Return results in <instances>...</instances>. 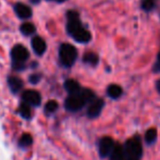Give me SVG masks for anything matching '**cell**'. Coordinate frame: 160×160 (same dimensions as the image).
Returning <instances> with one entry per match:
<instances>
[{
	"label": "cell",
	"instance_id": "1",
	"mask_svg": "<svg viewBox=\"0 0 160 160\" xmlns=\"http://www.w3.org/2000/svg\"><path fill=\"white\" fill-rule=\"evenodd\" d=\"M30 57L28 50L22 45H17L11 50V58H12V65L17 71H22L25 69V61Z\"/></svg>",
	"mask_w": 160,
	"mask_h": 160
},
{
	"label": "cell",
	"instance_id": "2",
	"mask_svg": "<svg viewBox=\"0 0 160 160\" xmlns=\"http://www.w3.org/2000/svg\"><path fill=\"white\" fill-rule=\"evenodd\" d=\"M59 58L64 67H72L78 58L75 47L70 44H62L59 49Z\"/></svg>",
	"mask_w": 160,
	"mask_h": 160
},
{
	"label": "cell",
	"instance_id": "3",
	"mask_svg": "<svg viewBox=\"0 0 160 160\" xmlns=\"http://www.w3.org/2000/svg\"><path fill=\"white\" fill-rule=\"evenodd\" d=\"M125 154L132 159H139L143 154V148H142L141 142L138 138H130L127 141L124 145Z\"/></svg>",
	"mask_w": 160,
	"mask_h": 160
},
{
	"label": "cell",
	"instance_id": "4",
	"mask_svg": "<svg viewBox=\"0 0 160 160\" xmlns=\"http://www.w3.org/2000/svg\"><path fill=\"white\" fill-rule=\"evenodd\" d=\"M86 103V101L84 100L83 96L81 95V92L78 94H72L65 99V102H64V107L68 111H71V112H75L81 110L84 105Z\"/></svg>",
	"mask_w": 160,
	"mask_h": 160
},
{
	"label": "cell",
	"instance_id": "5",
	"mask_svg": "<svg viewBox=\"0 0 160 160\" xmlns=\"http://www.w3.org/2000/svg\"><path fill=\"white\" fill-rule=\"evenodd\" d=\"M114 146V141L109 136H105L99 141V145H98V150H99V155L101 157H107L111 154V152L113 150Z\"/></svg>",
	"mask_w": 160,
	"mask_h": 160
},
{
	"label": "cell",
	"instance_id": "6",
	"mask_svg": "<svg viewBox=\"0 0 160 160\" xmlns=\"http://www.w3.org/2000/svg\"><path fill=\"white\" fill-rule=\"evenodd\" d=\"M22 99H23L24 102L28 103L33 107H38L42 102L40 94L37 91H34V89H28V91L24 92L23 95H22Z\"/></svg>",
	"mask_w": 160,
	"mask_h": 160
},
{
	"label": "cell",
	"instance_id": "7",
	"mask_svg": "<svg viewBox=\"0 0 160 160\" xmlns=\"http://www.w3.org/2000/svg\"><path fill=\"white\" fill-rule=\"evenodd\" d=\"M105 102H103L102 99H94L93 101H91L88 106V109H87V116L91 119L97 118V117L100 114L101 110H102Z\"/></svg>",
	"mask_w": 160,
	"mask_h": 160
},
{
	"label": "cell",
	"instance_id": "8",
	"mask_svg": "<svg viewBox=\"0 0 160 160\" xmlns=\"http://www.w3.org/2000/svg\"><path fill=\"white\" fill-rule=\"evenodd\" d=\"M70 35L74 38V40H76L78 42H82V44L88 42L92 38L91 33H89L87 30H85L84 28H82V25H81L80 28H76L75 31H73Z\"/></svg>",
	"mask_w": 160,
	"mask_h": 160
},
{
	"label": "cell",
	"instance_id": "9",
	"mask_svg": "<svg viewBox=\"0 0 160 160\" xmlns=\"http://www.w3.org/2000/svg\"><path fill=\"white\" fill-rule=\"evenodd\" d=\"M31 44H32V48H33V50L35 51L36 55L42 56V53L46 51V42H45V40L42 39V37H39V36L33 37Z\"/></svg>",
	"mask_w": 160,
	"mask_h": 160
},
{
	"label": "cell",
	"instance_id": "10",
	"mask_svg": "<svg viewBox=\"0 0 160 160\" xmlns=\"http://www.w3.org/2000/svg\"><path fill=\"white\" fill-rule=\"evenodd\" d=\"M14 11L20 19H28V18L32 17V10H31V8L24 3L15 4Z\"/></svg>",
	"mask_w": 160,
	"mask_h": 160
},
{
	"label": "cell",
	"instance_id": "11",
	"mask_svg": "<svg viewBox=\"0 0 160 160\" xmlns=\"http://www.w3.org/2000/svg\"><path fill=\"white\" fill-rule=\"evenodd\" d=\"M8 85H9V87H10L11 92H12L13 94H17V93H19L22 89V87H23V82H22L21 78H18V76L10 75L8 78Z\"/></svg>",
	"mask_w": 160,
	"mask_h": 160
},
{
	"label": "cell",
	"instance_id": "12",
	"mask_svg": "<svg viewBox=\"0 0 160 160\" xmlns=\"http://www.w3.org/2000/svg\"><path fill=\"white\" fill-rule=\"evenodd\" d=\"M64 88L70 95L72 94H78L81 92V86L75 80H67L64 82Z\"/></svg>",
	"mask_w": 160,
	"mask_h": 160
},
{
	"label": "cell",
	"instance_id": "13",
	"mask_svg": "<svg viewBox=\"0 0 160 160\" xmlns=\"http://www.w3.org/2000/svg\"><path fill=\"white\" fill-rule=\"evenodd\" d=\"M124 152L125 150L120 145H116L109 155V160H124Z\"/></svg>",
	"mask_w": 160,
	"mask_h": 160
},
{
	"label": "cell",
	"instance_id": "14",
	"mask_svg": "<svg viewBox=\"0 0 160 160\" xmlns=\"http://www.w3.org/2000/svg\"><path fill=\"white\" fill-rule=\"evenodd\" d=\"M107 94L109 97H111V98L113 99H117L119 98L121 95H122V88H121L119 85L117 84H111L108 86L107 88Z\"/></svg>",
	"mask_w": 160,
	"mask_h": 160
},
{
	"label": "cell",
	"instance_id": "15",
	"mask_svg": "<svg viewBox=\"0 0 160 160\" xmlns=\"http://www.w3.org/2000/svg\"><path fill=\"white\" fill-rule=\"evenodd\" d=\"M19 113L21 114L22 118L24 119H31L32 117V111H31V106L26 102H22L19 107Z\"/></svg>",
	"mask_w": 160,
	"mask_h": 160
},
{
	"label": "cell",
	"instance_id": "16",
	"mask_svg": "<svg viewBox=\"0 0 160 160\" xmlns=\"http://www.w3.org/2000/svg\"><path fill=\"white\" fill-rule=\"evenodd\" d=\"M20 31H21V33L23 34V35L30 36V35H32V34L35 33L36 28H35V25H34L33 23L28 22V23L22 24L21 28H20Z\"/></svg>",
	"mask_w": 160,
	"mask_h": 160
},
{
	"label": "cell",
	"instance_id": "17",
	"mask_svg": "<svg viewBox=\"0 0 160 160\" xmlns=\"http://www.w3.org/2000/svg\"><path fill=\"white\" fill-rule=\"evenodd\" d=\"M98 60H99L98 56L94 52H87L83 57V61L89 65H96L98 63Z\"/></svg>",
	"mask_w": 160,
	"mask_h": 160
},
{
	"label": "cell",
	"instance_id": "18",
	"mask_svg": "<svg viewBox=\"0 0 160 160\" xmlns=\"http://www.w3.org/2000/svg\"><path fill=\"white\" fill-rule=\"evenodd\" d=\"M32 143H33V138H32V136L28 134V133L23 134L19 139L20 147H28V146L32 145Z\"/></svg>",
	"mask_w": 160,
	"mask_h": 160
},
{
	"label": "cell",
	"instance_id": "19",
	"mask_svg": "<svg viewBox=\"0 0 160 160\" xmlns=\"http://www.w3.org/2000/svg\"><path fill=\"white\" fill-rule=\"evenodd\" d=\"M157 139V130L156 128H149L145 134V141L147 144H152Z\"/></svg>",
	"mask_w": 160,
	"mask_h": 160
},
{
	"label": "cell",
	"instance_id": "20",
	"mask_svg": "<svg viewBox=\"0 0 160 160\" xmlns=\"http://www.w3.org/2000/svg\"><path fill=\"white\" fill-rule=\"evenodd\" d=\"M81 95L83 96V98H84V100L86 101V102H91V101H93L94 99H95V94H94V92L88 88L81 89Z\"/></svg>",
	"mask_w": 160,
	"mask_h": 160
},
{
	"label": "cell",
	"instance_id": "21",
	"mask_svg": "<svg viewBox=\"0 0 160 160\" xmlns=\"http://www.w3.org/2000/svg\"><path fill=\"white\" fill-rule=\"evenodd\" d=\"M58 107H59V105H58V102L56 100H49L48 102L46 103V106H45V112L46 113H53V112L57 111Z\"/></svg>",
	"mask_w": 160,
	"mask_h": 160
},
{
	"label": "cell",
	"instance_id": "22",
	"mask_svg": "<svg viewBox=\"0 0 160 160\" xmlns=\"http://www.w3.org/2000/svg\"><path fill=\"white\" fill-rule=\"evenodd\" d=\"M156 6V0H143L142 8L145 11H152Z\"/></svg>",
	"mask_w": 160,
	"mask_h": 160
},
{
	"label": "cell",
	"instance_id": "23",
	"mask_svg": "<svg viewBox=\"0 0 160 160\" xmlns=\"http://www.w3.org/2000/svg\"><path fill=\"white\" fill-rule=\"evenodd\" d=\"M40 78H42V76L39 74H32V75H30L28 80H30V83H32V84H37L40 81Z\"/></svg>",
	"mask_w": 160,
	"mask_h": 160
},
{
	"label": "cell",
	"instance_id": "24",
	"mask_svg": "<svg viewBox=\"0 0 160 160\" xmlns=\"http://www.w3.org/2000/svg\"><path fill=\"white\" fill-rule=\"evenodd\" d=\"M155 71L156 72H160V52L158 53V57H157V62L155 64Z\"/></svg>",
	"mask_w": 160,
	"mask_h": 160
},
{
	"label": "cell",
	"instance_id": "25",
	"mask_svg": "<svg viewBox=\"0 0 160 160\" xmlns=\"http://www.w3.org/2000/svg\"><path fill=\"white\" fill-rule=\"evenodd\" d=\"M156 88H157V91H158V93L160 94V80H158L156 82Z\"/></svg>",
	"mask_w": 160,
	"mask_h": 160
},
{
	"label": "cell",
	"instance_id": "26",
	"mask_svg": "<svg viewBox=\"0 0 160 160\" xmlns=\"http://www.w3.org/2000/svg\"><path fill=\"white\" fill-rule=\"evenodd\" d=\"M38 1H39V0H31L32 3H38Z\"/></svg>",
	"mask_w": 160,
	"mask_h": 160
},
{
	"label": "cell",
	"instance_id": "27",
	"mask_svg": "<svg viewBox=\"0 0 160 160\" xmlns=\"http://www.w3.org/2000/svg\"><path fill=\"white\" fill-rule=\"evenodd\" d=\"M57 2H63V1H65V0H56Z\"/></svg>",
	"mask_w": 160,
	"mask_h": 160
},
{
	"label": "cell",
	"instance_id": "28",
	"mask_svg": "<svg viewBox=\"0 0 160 160\" xmlns=\"http://www.w3.org/2000/svg\"><path fill=\"white\" fill-rule=\"evenodd\" d=\"M128 160H137V159H132V158H130V159H128Z\"/></svg>",
	"mask_w": 160,
	"mask_h": 160
}]
</instances>
